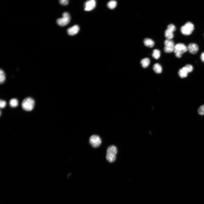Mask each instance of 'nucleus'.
Instances as JSON below:
<instances>
[{
    "label": "nucleus",
    "mask_w": 204,
    "mask_h": 204,
    "mask_svg": "<svg viewBox=\"0 0 204 204\" xmlns=\"http://www.w3.org/2000/svg\"><path fill=\"white\" fill-rule=\"evenodd\" d=\"M184 67L188 73L191 72L193 70V67L192 65L191 64L186 65Z\"/></svg>",
    "instance_id": "obj_20"
},
{
    "label": "nucleus",
    "mask_w": 204,
    "mask_h": 204,
    "mask_svg": "<svg viewBox=\"0 0 204 204\" xmlns=\"http://www.w3.org/2000/svg\"><path fill=\"white\" fill-rule=\"evenodd\" d=\"M153 69L154 71L156 73H161L162 71V68L161 65L159 63H156L153 66Z\"/></svg>",
    "instance_id": "obj_14"
},
{
    "label": "nucleus",
    "mask_w": 204,
    "mask_h": 204,
    "mask_svg": "<svg viewBox=\"0 0 204 204\" xmlns=\"http://www.w3.org/2000/svg\"><path fill=\"white\" fill-rule=\"evenodd\" d=\"M89 143L93 147L97 148L101 145L102 140L99 136L93 135L89 138Z\"/></svg>",
    "instance_id": "obj_7"
},
{
    "label": "nucleus",
    "mask_w": 204,
    "mask_h": 204,
    "mask_svg": "<svg viewBox=\"0 0 204 204\" xmlns=\"http://www.w3.org/2000/svg\"><path fill=\"white\" fill-rule=\"evenodd\" d=\"M5 75L4 71L1 69L0 70V83L2 84L5 80Z\"/></svg>",
    "instance_id": "obj_19"
},
{
    "label": "nucleus",
    "mask_w": 204,
    "mask_h": 204,
    "mask_svg": "<svg viewBox=\"0 0 204 204\" xmlns=\"http://www.w3.org/2000/svg\"><path fill=\"white\" fill-rule=\"evenodd\" d=\"M59 2L61 4L64 5H67L69 3L68 0H60Z\"/></svg>",
    "instance_id": "obj_24"
},
{
    "label": "nucleus",
    "mask_w": 204,
    "mask_h": 204,
    "mask_svg": "<svg viewBox=\"0 0 204 204\" xmlns=\"http://www.w3.org/2000/svg\"><path fill=\"white\" fill-rule=\"evenodd\" d=\"M188 50V47L183 43H178L175 45L174 52L175 56L178 58H180L182 55Z\"/></svg>",
    "instance_id": "obj_3"
},
{
    "label": "nucleus",
    "mask_w": 204,
    "mask_h": 204,
    "mask_svg": "<svg viewBox=\"0 0 204 204\" xmlns=\"http://www.w3.org/2000/svg\"><path fill=\"white\" fill-rule=\"evenodd\" d=\"M150 62V59L146 58L143 59L141 60V64L142 67L144 68H146L149 66Z\"/></svg>",
    "instance_id": "obj_13"
},
{
    "label": "nucleus",
    "mask_w": 204,
    "mask_h": 204,
    "mask_svg": "<svg viewBox=\"0 0 204 204\" xmlns=\"http://www.w3.org/2000/svg\"><path fill=\"white\" fill-rule=\"evenodd\" d=\"M198 113L200 115H204V104L200 106L198 111Z\"/></svg>",
    "instance_id": "obj_22"
},
{
    "label": "nucleus",
    "mask_w": 204,
    "mask_h": 204,
    "mask_svg": "<svg viewBox=\"0 0 204 204\" xmlns=\"http://www.w3.org/2000/svg\"><path fill=\"white\" fill-rule=\"evenodd\" d=\"M164 44L165 47L164 49L165 53H170L174 51L175 45L173 41L166 39L164 41Z\"/></svg>",
    "instance_id": "obj_6"
},
{
    "label": "nucleus",
    "mask_w": 204,
    "mask_h": 204,
    "mask_svg": "<svg viewBox=\"0 0 204 204\" xmlns=\"http://www.w3.org/2000/svg\"><path fill=\"white\" fill-rule=\"evenodd\" d=\"M6 105V101H3L2 100L0 101V107L1 108H5Z\"/></svg>",
    "instance_id": "obj_23"
},
{
    "label": "nucleus",
    "mask_w": 204,
    "mask_h": 204,
    "mask_svg": "<svg viewBox=\"0 0 204 204\" xmlns=\"http://www.w3.org/2000/svg\"><path fill=\"white\" fill-rule=\"evenodd\" d=\"M96 4V1L94 0H90L86 1L85 3V10L89 11L94 9Z\"/></svg>",
    "instance_id": "obj_8"
},
{
    "label": "nucleus",
    "mask_w": 204,
    "mask_h": 204,
    "mask_svg": "<svg viewBox=\"0 0 204 204\" xmlns=\"http://www.w3.org/2000/svg\"><path fill=\"white\" fill-rule=\"evenodd\" d=\"M144 43L145 46L150 48L153 47L155 45L154 41L148 38L145 39L144 40Z\"/></svg>",
    "instance_id": "obj_11"
},
{
    "label": "nucleus",
    "mask_w": 204,
    "mask_h": 204,
    "mask_svg": "<svg viewBox=\"0 0 204 204\" xmlns=\"http://www.w3.org/2000/svg\"><path fill=\"white\" fill-rule=\"evenodd\" d=\"M117 152V149L116 147L112 145L109 146L107 151L106 158L110 163H113L116 159V155Z\"/></svg>",
    "instance_id": "obj_1"
},
{
    "label": "nucleus",
    "mask_w": 204,
    "mask_h": 204,
    "mask_svg": "<svg viewBox=\"0 0 204 204\" xmlns=\"http://www.w3.org/2000/svg\"><path fill=\"white\" fill-rule=\"evenodd\" d=\"M194 29V26L191 22L186 23L181 27L182 33L185 36H188L191 34Z\"/></svg>",
    "instance_id": "obj_4"
},
{
    "label": "nucleus",
    "mask_w": 204,
    "mask_h": 204,
    "mask_svg": "<svg viewBox=\"0 0 204 204\" xmlns=\"http://www.w3.org/2000/svg\"><path fill=\"white\" fill-rule=\"evenodd\" d=\"M201 59L203 63H204V52H203L201 54Z\"/></svg>",
    "instance_id": "obj_25"
},
{
    "label": "nucleus",
    "mask_w": 204,
    "mask_h": 204,
    "mask_svg": "<svg viewBox=\"0 0 204 204\" xmlns=\"http://www.w3.org/2000/svg\"><path fill=\"white\" fill-rule=\"evenodd\" d=\"M164 35L165 37L168 40H171L174 37L173 32L167 29L165 31Z\"/></svg>",
    "instance_id": "obj_15"
},
{
    "label": "nucleus",
    "mask_w": 204,
    "mask_h": 204,
    "mask_svg": "<svg viewBox=\"0 0 204 204\" xmlns=\"http://www.w3.org/2000/svg\"><path fill=\"white\" fill-rule=\"evenodd\" d=\"M188 73L184 67L180 69L178 71L179 76L181 78H184L187 77Z\"/></svg>",
    "instance_id": "obj_12"
},
{
    "label": "nucleus",
    "mask_w": 204,
    "mask_h": 204,
    "mask_svg": "<svg viewBox=\"0 0 204 204\" xmlns=\"http://www.w3.org/2000/svg\"><path fill=\"white\" fill-rule=\"evenodd\" d=\"M9 104L10 106L12 108H14L18 106L19 102L16 99L13 98L10 100L9 101Z\"/></svg>",
    "instance_id": "obj_17"
},
{
    "label": "nucleus",
    "mask_w": 204,
    "mask_h": 204,
    "mask_svg": "<svg viewBox=\"0 0 204 204\" xmlns=\"http://www.w3.org/2000/svg\"><path fill=\"white\" fill-rule=\"evenodd\" d=\"M71 17L70 14L67 12L64 13L63 17L58 19L57 22L58 25L64 26L67 25L70 21Z\"/></svg>",
    "instance_id": "obj_5"
},
{
    "label": "nucleus",
    "mask_w": 204,
    "mask_h": 204,
    "mask_svg": "<svg viewBox=\"0 0 204 204\" xmlns=\"http://www.w3.org/2000/svg\"><path fill=\"white\" fill-rule=\"evenodd\" d=\"M79 27L78 25H75L70 27L67 30V32L69 35L74 36L79 32Z\"/></svg>",
    "instance_id": "obj_10"
},
{
    "label": "nucleus",
    "mask_w": 204,
    "mask_h": 204,
    "mask_svg": "<svg viewBox=\"0 0 204 204\" xmlns=\"http://www.w3.org/2000/svg\"><path fill=\"white\" fill-rule=\"evenodd\" d=\"M152 56L156 59H158L161 56V52L159 50L155 49L153 51Z\"/></svg>",
    "instance_id": "obj_16"
},
{
    "label": "nucleus",
    "mask_w": 204,
    "mask_h": 204,
    "mask_svg": "<svg viewBox=\"0 0 204 204\" xmlns=\"http://www.w3.org/2000/svg\"><path fill=\"white\" fill-rule=\"evenodd\" d=\"M167 29L174 32L176 30V28L175 26L173 24H170L168 26Z\"/></svg>",
    "instance_id": "obj_21"
},
{
    "label": "nucleus",
    "mask_w": 204,
    "mask_h": 204,
    "mask_svg": "<svg viewBox=\"0 0 204 204\" xmlns=\"http://www.w3.org/2000/svg\"><path fill=\"white\" fill-rule=\"evenodd\" d=\"M117 5V2L114 1H112L109 2L107 6L110 9H113L115 8Z\"/></svg>",
    "instance_id": "obj_18"
},
{
    "label": "nucleus",
    "mask_w": 204,
    "mask_h": 204,
    "mask_svg": "<svg viewBox=\"0 0 204 204\" xmlns=\"http://www.w3.org/2000/svg\"><path fill=\"white\" fill-rule=\"evenodd\" d=\"M188 49L189 52L192 54H196L198 52L199 50L197 45L193 43L189 44L188 47Z\"/></svg>",
    "instance_id": "obj_9"
},
{
    "label": "nucleus",
    "mask_w": 204,
    "mask_h": 204,
    "mask_svg": "<svg viewBox=\"0 0 204 204\" xmlns=\"http://www.w3.org/2000/svg\"><path fill=\"white\" fill-rule=\"evenodd\" d=\"M35 105L34 100L31 97H27L23 100L22 103L23 109L26 111H31Z\"/></svg>",
    "instance_id": "obj_2"
}]
</instances>
